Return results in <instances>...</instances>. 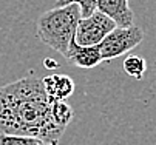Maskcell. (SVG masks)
<instances>
[{
  "label": "cell",
  "mask_w": 156,
  "mask_h": 145,
  "mask_svg": "<svg viewBox=\"0 0 156 145\" xmlns=\"http://www.w3.org/2000/svg\"><path fill=\"white\" fill-rule=\"evenodd\" d=\"M65 59L70 64H73L79 68H85V70L94 68L102 62L98 47H80L76 43V40L70 45L68 51L65 54Z\"/></svg>",
  "instance_id": "52a82bcc"
},
{
  "label": "cell",
  "mask_w": 156,
  "mask_h": 145,
  "mask_svg": "<svg viewBox=\"0 0 156 145\" xmlns=\"http://www.w3.org/2000/svg\"><path fill=\"white\" fill-rule=\"evenodd\" d=\"M115 28L113 20L96 9L91 16L79 20L74 40L80 47H98Z\"/></svg>",
  "instance_id": "277c9868"
},
{
  "label": "cell",
  "mask_w": 156,
  "mask_h": 145,
  "mask_svg": "<svg viewBox=\"0 0 156 145\" xmlns=\"http://www.w3.org/2000/svg\"><path fill=\"white\" fill-rule=\"evenodd\" d=\"M73 3L80 8L82 19H85V17L91 16L96 11L98 0H56L54 8H62V6H66V5H73Z\"/></svg>",
  "instance_id": "30bf717a"
},
{
  "label": "cell",
  "mask_w": 156,
  "mask_h": 145,
  "mask_svg": "<svg viewBox=\"0 0 156 145\" xmlns=\"http://www.w3.org/2000/svg\"><path fill=\"white\" fill-rule=\"evenodd\" d=\"M39 143H42V140L28 136L0 134V145H39Z\"/></svg>",
  "instance_id": "8fae6325"
},
{
  "label": "cell",
  "mask_w": 156,
  "mask_h": 145,
  "mask_svg": "<svg viewBox=\"0 0 156 145\" xmlns=\"http://www.w3.org/2000/svg\"><path fill=\"white\" fill-rule=\"evenodd\" d=\"M65 128L51 116L42 79L23 77L0 87V134H16L59 145Z\"/></svg>",
  "instance_id": "6da1fadb"
},
{
  "label": "cell",
  "mask_w": 156,
  "mask_h": 145,
  "mask_svg": "<svg viewBox=\"0 0 156 145\" xmlns=\"http://www.w3.org/2000/svg\"><path fill=\"white\" fill-rule=\"evenodd\" d=\"M39 145H48V143H45V142H42V143H39Z\"/></svg>",
  "instance_id": "4fadbf2b"
},
{
  "label": "cell",
  "mask_w": 156,
  "mask_h": 145,
  "mask_svg": "<svg viewBox=\"0 0 156 145\" xmlns=\"http://www.w3.org/2000/svg\"><path fill=\"white\" fill-rule=\"evenodd\" d=\"M42 82L50 102L66 100L76 90L74 80L66 74H51L47 76L45 79H42Z\"/></svg>",
  "instance_id": "8992f818"
},
{
  "label": "cell",
  "mask_w": 156,
  "mask_h": 145,
  "mask_svg": "<svg viewBox=\"0 0 156 145\" xmlns=\"http://www.w3.org/2000/svg\"><path fill=\"white\" fill-rule=\"evenodd\" d=\"M96 9L110 17L119 28L131 26L135 20V14L130 8L128 0H98Z\"/></svg>",
  "instance_id": "5b68a950"
},
{
  "label": "cell",
  "mask_w": 156,
  "mask_h": 145,
  "mask_svg": "<svg viewBox=\"0 0 156 145\" xmlns=\"http://www.w3.org/2000/svg\"><path fill=\"white\" fill-rule=\"evenodd\" d=\"M124 71L127 76L136 79V80H141L147 71V62L142 56H136V54H130L125 57L124 60Z\"/></svg>",
  "instance_id": "ba28073f"
},
{
  "label": "cell",
  "mask_w": 156,
  "mask_h": 145,
  "mask_svg": "<svg viewBox=\"0 0 156 145\" xmlns=\"http://www.w3.org/2000/svg\"><path fill=\"white\" fill-rule=\"evenodd\" d=\"M45 65L47 67H53V68H57L59 67V64H57L56 60H45Z\"/></svg>",
  "instance_id": "7c38bea8"
},
{
  "label": "cell",
  "mask_w": 156,
  "mask_h": 145,
  "mask_svg": "<svg viewBox=\"0 0 156 145\" xmlns=\"http://www.w3.org/2000/svg\"><path fill=\"white\" fill-rule=\"evenodd\" d=\"M142 40H144L142 28H139L136 25H131L128 28L116 26L98 45L102 62H110V60L118 59V57L130 53L133 48H136Z\"/></svg>",
  "instance_id": "3957f363"
},
{
  "label": "cell",
  "mask_w": 156,
  "mask_h": 145,
  "mask_svg": "<svg viewBox=\"0 0 156 145\" xmlns=\"http://www.w3.org/2000/svg\"><path fill=\"white\" fill-rule=\"evenodd\" d=\"M80 19V8L74 3L62 8H53L37 19V37L42 43L65 57L70 45L74 42Z\"/></svg>",
  "instance_id": "7a4b0ae2"
},
{
  "label": "cell",
  "mask_w": 156,
  "mask_h": 145,
  "mask_svg": "<svg viewBox=\"0 0 156 145\" xmlns=\"http://www.w3.org/2000/svg\"><path fill=\"white\" fill-rule=\"evenodd\" d=\"M73 108L66 103V100H60V102H51V116L54 119V122L57 125L63 127L66 130L68 123L73 119Z\"/></svg>",
  "instance_id": "9c48e42d"
}]
</instances>
